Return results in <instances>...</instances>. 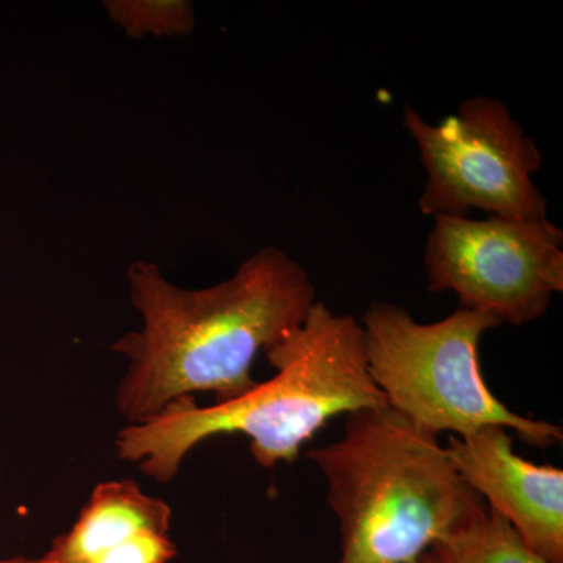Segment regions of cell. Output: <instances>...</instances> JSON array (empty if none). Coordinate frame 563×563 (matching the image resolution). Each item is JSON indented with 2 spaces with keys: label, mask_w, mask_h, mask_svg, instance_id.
Returning <instances> with one entry per match:
<instances>
[{
  "label": "cell",
  "mask_w": 563,
  "mask_h": 563,
  "mask_svg": "<svg viewBox=\"0 0 563 563\" xmlns=\"http://www.w3.org/2000/svg\"><path fill=\"white\" fill-rule=\"evenodd\" d=\"M125 280L143 321L110 344L128 361L114 393L128 426L198 393H211L214 404L242 398L258 384L252 377L258 354L298 329L318 301L309 273L273 246L199 290L173 284L144 258L129 265Z\"/></svg>",
  "instance_id": "cell-1"
},
{
  "label": "cell",
  "mask_w": 563,
  "mask_h": 563,
  "mask_svg": "<svg viewBox=\"0 0 563 563\" xmlns=\"http://www.w3.org/2000/svg\"><path fill=\"white\" fill-rule=\"evenodd\" d=\"M263 354L276 369L272 379L233 401L199 407L196 398L180 399L143 424L125 426L114 440L118 457L172 484L198 444L239 433L251 440L254 461L272 470L295 462L333 417L388 407L369 376L361 321L322 301Z\"/></svg>",
  "instance_id": "cell-2"
},
{
  "label": "cell",
  "mask_w": 563,
  "mask_h": 563,
  "mask_svg": "<svg viewBox=\"0 0 563 563\" xmlns=\"http://www.w3.org/2000/svg\"><path fill=\"white\" fill-rule=\"evenodd\" d=\"M306 455L339 518L340 563H413L484 506L439 437L390 407L346 415L342 439Z\"/></svg>",
  "instance_id": "cell-3"
},
{
  "label": "cell",
  "mask_w": 563,
  "mask_h": 563,
  "mask_svg": "<svg viewBox=\"0 0 563 563\" xmlns=\"http://www.w3.org/2000/svg\"><path fill=\"white\" fill-rule=\"evenodd\" d=\"M369 376L388 407L439 437H468L503 426L525 443H561V426L512 412L485 384L479 365L484 333L501 325L490 314L459 309L422 324L401 306L374 302L361 321Z\"/></svg>",
  "instance_id": "cell-4"
},
{
  "label": "cell",
  "mask_w": 563,
  "mask_h": 563,
  "mask_svg": "<svg viewBox=\"0 0 563 563\" xmlns=\"http://www.w3.org/2000/svg\"><path fill=\"white\" fill-rule=\"evenodd\" d=\"M404 125L428 174L418 201L426 217L468 218L477 209L490 217L548 218L547 198L532 180L542 154L498 99H468L439 125L404 106Z\"/></svg>",
  "instance_id": "cell-5"
},
{
  "label": "cell",
  "mask_w": 563,
  "mask_h": 563,
  "mask_svg": "<svg viewBox=\"0 0 563 563\" xmlns=\"http://www.w3.org/2000/svg\"><path fill=\"white\" fill-rule=\"evenodd\" d=\"M429 291H454L461 309L525 325L563 291V232L544 220L433 217Z\"/></svg>",
  "instance_id": "cell-6"
},
{
  "label": "cell",
  "mask_w": 563,
  "mask_h": 563,
  "mask_svg": "<svg viewBox=\"0 0 563 563\" xmlns=\"http://www.w3.org/2000/svg\"><path fill=\"white\" fill-rule=\"evenodd\" d=\"M465 484L501 515L526 547L548 563H563V472L525 461L503 426H485L444 446Z\"/></svg>",
  "instance_id": "cell-7"
},
{
  "label": "cell",
  "mask_w": 563,
  "mask_h": 563,
  "mask_svg": "<svg viewBox=\"0 0 563 563\" xmlns=\"http://www.w3.org/2000/svg\"><path fill=\"white\" fill-rule=\"evenodd\" d=\"M173 509L132 479L96 485L68 532L52 542L41 563H88L143 533H169Z\"/></svg>",
  "instance_id": "cell-8"
},
{
  "label": "cell",
  "mask_w": 563,
  "mask_h": 563,
  "mask_svg": "<svg viewBox=\"0 0 563 563\" xmlns=\"http://www.w3.org/2000/svg\"><path fill=\"white\" fill-rule=\"evenodd\" d=\"M413 563H548L517 531L484 504L453 532L437 540Z\"/></svg>",
  "instance_id": "cell-9"
},
{
  "label": "cell",
  "mask_w": 563,
  "mask_h": 563,
  "mask_svg": "<svg viewBox=\"0 0 563 563\" xmlns=\"http://www.w3.org/2000/svg\"><path fill=\"white\" fill-rule=\"evenodd\" d=\"M109 20L129 38H181L196 27V10L188 0H106Z\"/></svg>",
  "instance_id": "cell-10"
},
{
  "label": "cell",
  "mask_w": 563,
  "mask_h": 563,
  "mask_svg": "<svg viewBox=\"0 0 563 563\" xmlns=\"http://www.w3.org/2000/svg\"><path fill=\"white\" fill-rule=\"evenodd\" d=\"M177 555L169 533H143L88 563H168Z\"/></svg>",
  "instance_id": "cell-11"
},
{
  "label": "cell",
  "mask_w": 563,
  "mask_h": 563,
  "mask_svg": "<svg viewBox=\"0 0 563 563\" xmlns=\"http://www.w3.org/2000/svg\"><path fill=\"white\" fill-rule=\"evenodd\" d=\"M0 563H41L40 559H29V558H11L3 559Z\"/></svg>",
  "instance_id": "cell-12"
},
{
  "label": "cell",
  "mask_w": 563,
  "mask_h": 563,
  "mask_svg": "<svg viewBox=\"0 0 563 563\" xmlns=\"http://www.w3.org/2000/svg\"><path fill=\"white\" fill-rule=\"evenodd\" d=\"M0 481H2V466H0Z\"/></svg>",
  "instance_id": "cell-13"
}]
</instances>
